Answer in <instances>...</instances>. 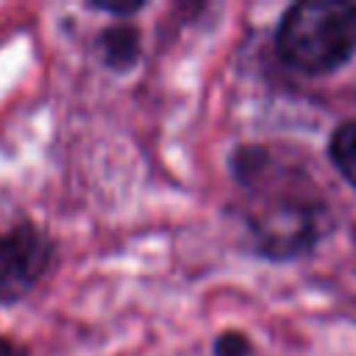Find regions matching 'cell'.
Returning <instances> with one entry per match:
<instances>
[{"mask_svg":"<svg viewBox=\"0 0 356 356\" xmlns=\"http://www.w3.org/2000/svg\"><path fill=\"white\" fill-rule=\"evenodd\" d=\"M275 50L298 72H334L356 50V3L303 0L289 6L275 31Z\"/></svg>","mask_w":356,"mask_h":356,"instance_id":"1","label":"cell"},{"mask_svg":"<svg viewBox=\"0 0 356 356\" xmlns=\"http://www.w3.org/2000/svg\"><path fill=\"white\" fill-rule=\"evenodd\" d=\"M145 3H92V8L95 11H103V14H111V17H131V14H136L139 8H142Z\"/></svg>","mask_w":356,"mask_h":356,"instance_id":"7","label":"cell"},{"mask_svg":"<svg viewBox=\"0 0 356 356\" xmlns=\"http://www.w3.org/2000/svg\"><path fill=\"white\" fill-rule=\"evenodd\" d=\"M250 342L239 331H225L214 339V356H248Z\"/></svg>","mask_w":356,"mask_h":356,"instance_id":"6","label":"cell"},{"mask_svg":"<svg viewBox=\"0 0 356 356\" xmlns=\"http://www.w3.org/2000/svg\"><path fill=\"white\" fill-rule=\"evenodd\" d=\"M328 153L339 175L356 189V122H345L334 131Z\"/></svg>","mask_w":356,"mask_h":356,"instance_id":"5","label":"cell"},{"mask_svg":"<svg viewBox=\"0 0 356 356\" xmlns=\"http://www.w3.org/2000/svg\"><path fill=\"white\" fill-rule=\"evenodd\" d=\"M0 356H25V350L8 339H0Z\"/></svg>","mask_w":356,"mask_h":356,"instance_id":"8","label":"cell"},{"mask_svg":"<svg viewBox=\"0 0 356 356\" xmlns=\"http://www.w3.org/2000/svg\"><path fill=\"white\" fill-rule=\"evenodd\" d=\"M314 206L298 200H281L250 217L256 245L270 259H289L306 250L320 236V220Z\"/></svg>","mask_w":356,"mask_h":356,"instance_id":"3","label":"cell"},{"mask_svg":"<svg viewBox=\"0 0 356 356\" xmlns=\"http://www.w3.org/2000/svg\"><path fill=\"white\" fill-rule=\"evenodd\" d=\"M97 53L108 70H131L139 61L142 39L134 25H111L97 36Z\"/></svg>","mask_w":356,"mask_h":356,"instance_id":"4","label":"cell"},{"mask_svg":"<svg viewBox=\"0 0 356 356\" xmlns=\"http://www.w3.org/2000/svg\"><path fill=\"white\" fill-rule=\"evenodd\" d=\"M53 261L50 236L33 222H17L0 234V303L28 295Z\"/></svg>","mask_w":356,"mask_h":356,"instance_id":"2","label":"cell"}]
</instances>
